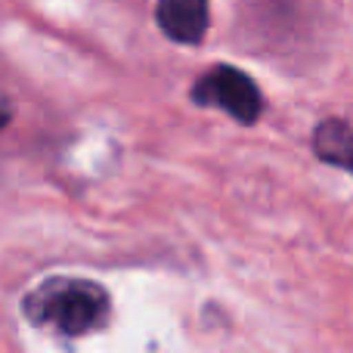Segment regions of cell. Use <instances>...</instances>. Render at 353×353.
I'll return each instance as SVG.
<instances>
[{
    "instance_id": "6da1fadb",
    "label": "cell",
    "mask_w": 353,
    "mask_h": 353,
    "mask_svg": "<svg viewBox=\"0 0 353 353\" xmlns=\"http://www.w3.org/2000/svg\"><path fill=\"white\" fill-rule=\"evenodd\" d=\"M22 316L53 335L84 338L112 316V298L99 282L81 276H50L22 298Z\"/></svg>"
},
{
    "instance_id": "7a4b0ae2",
    "label": "cell",
    "mask_w": 353,
    "mask_h": 353,
    "mask_svg": "<svg viewBox=\"0 0 353 353\" xmlns=\"http://www.w3.org/2000/svg\"><path fill=\"white\" fill-rule=\"evenodd\" d=\"M199 109H220L239 124H257L263 115V93L254 81L236 65H211L199 74L189 90Z\"/></svg>"
},
{
    "instance_id": "3957f363",
    "label": "cell",
    "mask_w": 353,
    "mask_h": 353,
    "mask_svg": "<svg viewBox=\"0 0 353 353\" xmlns=\"http://www.w3.org/2000/svg\"><path fill=\"white\" fill-rule=\"evenodd\" d=\"M155 19L174 43L192 47V43L205 41L211 10H208V0H159Z\"/></svg>"
},
{
    "instance_id": "277c9868",
    "label": "cell",
    "mask_w": 353,
    "mask_h": 353,
    "mask_svg": "<svg viewBox=\"0 0 353 353\" xmlns=\"http://www.w3.org/2000/svg\"><path fill=\"white\" fill-rule=\"evenodd\" d=\"M313 152L325 165L353 174V128L341 118H325L313 130Z\"/></svg>"
}]
</instances>
